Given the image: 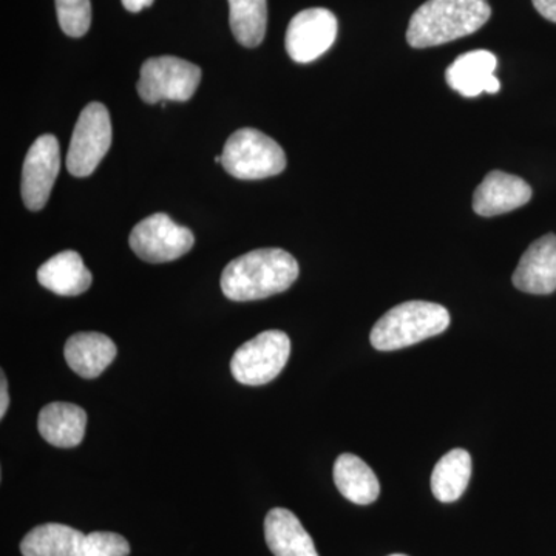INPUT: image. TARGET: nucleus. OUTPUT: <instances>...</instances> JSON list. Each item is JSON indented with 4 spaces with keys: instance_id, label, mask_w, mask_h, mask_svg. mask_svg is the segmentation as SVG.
<instances>
[{
    "instance_id": "obj_1",
    "label": "nucleus",
    "mask_w": 556,
    "mask_h": 556,
    "mask_svg": "<svg viewBox=\"0 0 556 556\" xmlns=\"http://www.w3.org/2000/svg\"><path fill=\"white\" fill-rule=\"evenodd\" d=\"M298 260L283 249H255L232 260L222 274V291L233 302L280 294L299 277Z\"/></svg>"
},
{
    "instance_id": "obj_16",
    "label": "nucleus",
    "mask_w": 556,
    "mask_h": 556,
    "mask_svg": "<svg viewBox=\"0 0 556 556\" xmlns=\"http://www.w3.org/2000/svg\"><path fill=\"white\" fill-rule=\"evenodd\" d=\"M38 427L40 437L53 447L73 448L86 434L87 413L75 404L53 402L40 409Z\"/></svg>"
},
{
    "instance_id": "obj_12",
    "label": "nucleus",
    "mask_w": 556,
    "mask_h": 556,
    "mask_svg": "<svg viewBox=\"0 0 556 556\" xmlns=\"http://www.w3.org/2000/svg\"><path fill=\"white\" fill-rule=\"evenodd\" d=\"M532 199V189L525 179L493 170L475 190L473 211L481 217H496L525 206Z\"/></svg>"
},
{
    "instance_id": "obj_15",
    "label": "nucleus",
    "mask_w": 556,
    "mask_h": 556,
    "mask_svg": "<svg viewBox=\"0 0 556 556\" xmlns=\"http://www.w3.org/2000/svg\"><path fill=\"white\" fill-rule=\"evenodd\" d=\"M265 540L276 556H318L313 538L287 508H273L266 515Z\"/></svg>"
},
{
    "instance_id": "obj_7",
    "label": "nucleus",
    "mask_w": 556,
    "mask_h": 556,
    "mask_svg": "<svg viewBox=\"0 0 556 556\" xmlns=\"http://www.w3.org/2000/svg\"><path fill=\"white\" fill-rule=\"evenodd\" d=\"M112 144L109 110L91 102L80 112L67 153V169L73 177H89L97 170Z\"/></svg>"
},
{
    "instance_id": "obj_26",
    "label": "nucleus",
    "mask_w": 556,
    "mask_h": 556,
    "mask_svg": "<svg viewBox=\"0 0 556 556\" xmlns=\"http://www.w3.org/2000/svg\"><path fill=\"white\" fill-rule=\"evenodd\" d=\"M121 2H123L124 9L130 11V13H139V11L152 5L155 0H121Z\"/></svg>"
},
{
    "instance_id": "obj_8",
    "label": "nucleus",
    "mask_w": 556,
    "mask_h": 556,
    "mask_svg": "<svg viewBox=\"0 0 556 556\" xmlns=\"http://www.w3.org/2000/svg\"><path fill=\"white\" fill-rule=\"evenodd\" d=\"M129 243L139 258L149 263L174 262L195 243L192 230L179 226L167 214H153L131 229Z\"/></svg>"
},
{
    "instance_id": "obj_9",
    "label": "nucleus",
    "mask_w": 556,
    "mask_h": 556,
    "mask_svg": "<svg viewBox=\"0 0 556 556\" xmlns=\"http://www.w3.org/2000/svg\"><path fill=\"white\" fill-rule=\"evenodd\" d=\"M338 17L327 9L300 11L289 22L285 46L289 58L308 64L327 53L338 38Z\"/></svg>"
},
{
    "instance_id": "obj_17",
    "label": "nucleus",
    "mask_w": 556,
    "mask_h": 556,
    "mask_svg": "<svg viewBox=\"0 0 556 556\" xmlns=\"http://www.w3.org/2000/svg\"><path fill=\"white\" fill-rule=\"evenodd\" d=\"M38 280L43 288L56 295L75 298L91 287L93 277L78 252L64 251L40 266Z\"/></svg>"
},
{
    "instance_id": "obj_25",
    "label": "nucleus",
    "mask_w": 556,
    "mask_h": 556,
    "mask_svg": "<svg viewBox=\"0 0 556 556\" xmlns=\"http://www.w3.org/2000/svg\"><path fill=\"white\" fill-rule=\"evenodd\" d=\"M10 397H9V386H7L5 372L2 371L0 375V417L5 416L7 409H9Z\"/></svg>"
},
{
    "instance_id": "obj_3",
    "label": "nucleus",
    "mask_w": 556,
    "mask_h": 556,
    "mask_svg": "<svg viewBox=\"0 0 556 556\" xmlns=\"http://www.w3.org/2000/svg\"><path fill=\"white\" fill-rule=\"evenodd\" d=\"M450 327L448 311L438 303L405 302L394 306L376 321L371 345L379 351H396L415 345Z\"/></svg>"
},
{
    "instance_id": "obj_2",
    "label": "nucleus",
    "mask_w": 556,
    "mask_h": 556,
    "mask_svg": "<svg viewBox=\"0 0 556 556\" xmlns=\"http://www.w3.org/2000/svg\"><path fill=\"white\" fill-rule=\"evenodd\" d=\"M490 16L489 0H427L409 20L407 42L413 49L444 46L473 35Z\"/></svg>"
},
{
    "instance_id": "obj_23",
    "label": "nucleus",
    "mask_w": 556,
    "mask_h": 556,
    "mask_svg": "<svg viewBox=\"0 0 556 556\" xmlns=\"http://www.w3.org/2000/svg\"><path fill=\"white\" fill-rule=\"evenodd\" d=\"M126 538L113 532H91L84 536L76 556H129Z\"/></svg>"
},
{
    "instance_id": "obj_13",
    "label": "nucleus",
    "mask_w": 556,
    "mask_h": 556,
    "mask_svg": "<svg viewBox=\"0 0 556 556\" xmlns=\"http://www.w3.org/2000/svg\"><path fill=\"white\" fill-rule=\"evenodd\" d=\"M497 60L486 50L468 51L445 72L450 89L466 98H477L482 93H497L500 79L495 76Z\"/></svg>"
},
{
    "instance_id": "obj_5",
    "label": "nucleus",
    "mask_w": 556,
    "mask_h": 556,
    "mask_svg": "<svg viewBox=\"0 0 556 556\" xmlns=\"http://www.w3.org/2000/svg\"><path fill=\"white\" fill-rule=\"evenodd\" d=\"M291 356V340L283 331L270 329L243 343L230 361L237 382L249 387L266 386L283 371Z\"/></svg>"
},
{
    "instance_id": "obj_22",
    "label": "nucleus",
    "mask_w": 556,
    "mask_h": 556,
    "mask_svg": "<svg viewBox=\"0 0 556 556\" xmlns=\"http://www.w3.org/2000/svg\"><path fill=\"white\" fill-rule=\"evenodd\" d=\"M58 20L70 38H83L91 24L90 0H56Z\"/></svg>"
},
{
    "instance_id": "obj_20",
    "label": "nucleus",
    "mask_w": 556,
    "mask_h": 556,
    "mask_svg": "<svg viewBox=\"0 0 556 556\" xmlns=\"http://www.w3.org/2000/svg\"><path fill=\"white\" fill-rule=\"evenodd\" d=\"M471 477V456L455 448L439 459L431 475V492L441 503H455L466 492Z\"/></svg>"
},
{
    "instance_id": "obj_21",
    "label": "nucleus",
    "mask_w": 556,
    "mask_h": 556,
    "mask_svg": "<svg viewBox=\"0 0 556 556\" xmlns=\"http://www.w3.org/2000/svg\"><path fill=\"white\" fill-rule=\"evenodd\" d=\"M229 24L241 46L255 49L268 27V0H228Z\"/></svg>"
},
{
    "instance_id": "obj_14",
    "label": "nucleus",
    "mask_w": 556,
    "mask_h": 556,
    "mask_svg": "<svg viewBox=\"0 0 556 556\" xmlns=\"http://www.w3.org/2000/svg\"><path fill=\"white\" fill-rule=\"evenodd\" d=\"M113 340L101 332H76L65 343V361L83 379H94L115 361Z\"/></svg>"
},
{
    "instance_id": "obj_10",
    "label": "nucleus",
    "mask_w": 556,
    "mask_h": 556,
    "mask_svg": "<svg viewBox=\"0 0 556 556\" xmlns=\"http://www.w3.org/2000/svg\"><path fill=\"white\" fill-rule=\"evenodd\" d=\"M60 167V142L53 135H40L28 149L22 167L21 192L27 208L40 211L46 206Z\"/></svg>"
},
{
    "instance_id": "obj_4",
    "label": "nucleus",
    "mask_w": 556,
    "mask_h": 556,
    "mask_svg": "<svg viewBox=\"0 0 556 556\" xmlns=\"http://www.w3.org/2000/svg\"><path fill=\"white\" fill-rule=\"evenodd\" d=\"M222 164L232 177L263 179L281 174L287 167V155L268 135L255 129H240L226 141Z\"/></svg>"
},
{
    "instance_id": "obj_18",
    "label": "nucleus",
    "mask_w": 556,
    "mask_h": 556,
    "mask_svg": "<svg viewBox=\"0 0 556 556\" xmlns=\"http://www.w3.org/2000/svg\"><path fill=\"white\" fill-rule=\"evenodd\" d=\"M334 482L339 492L357 506H368L380 495L379 479L375 471L361 457L351 453L336 459Z\"/></svg>"
},
{
    "instance_id": "obj_19",
    "label": "nucleus",
    "mask_w": 556,
    "mask_h": 556,
    "mask_svg": "<svg viewBox=\"0 0 556 556\" xmlns=\"http://www.w3.org/2000/svg\"><path fill=\"white\" fill-rule=\"evenodd\" d=\"M84 536L73 527L50 522L28 532L22 540L21 552L24 556H76Z\"/></svg>"
},
{
    "instance_id": "obj_11",
    "label": "nucleus",
    "mask_w": 556,
    "mask_h": 556,
    "mask_svg": "<svg viewBox=\"0 0 556 556\" xmlns=\"http://www.w3.org/2000/svg\"><path fill=\"white\" fill-rule=\"evenodd\" d=\"M515 288L529 294L547 295L556 291V236L547 233L530 244L519 260Z\"/></svg>"
},
{
    "instance_id": "obj_24",
    "label": "nucleus",
    "mask_w": 556,
    "mask_h": 556,
    "mask_svg": "<svg viewBox=\"0 0 556 556\" xmlns=\"http://www.w3.org/2000/svg\"><path fill=\"white\" fill-rule=\"evenodd\" d=\"M538 13L544 20L555 22L556 24V0H532Z\"/></svg>"
},
{
    "instance_id": "obj_27",
    "label": "nucleus",
    "mask_w": 556,
    "mask_h": 556,
    "mask_svg": "<svg viewBox=\"0 0 556 556\" xmlns=\"http://www.w3.org/2000/svg\"><path fill=\"white\" fill-rule=\"evenodd\" d=\"M390 556H408V555H404V554H394V555H390Z\"/></svg>"
},
{
    "instance_id": "obj_6",
    "label": "nucleus",
    "mask_w": 556,
    "mask_h": 556,
    "mask_svg": "<svg viewBox=\"0 0 556 556\" xmlns=\"http://www.w3.org/2000/svg\"><path fill=\"white\" fill-rule=\"evenodd\" d=\"M201 68L175 56L150 58L142 64L137 89L148 104L189 101L199 89Z\"/></svg>"
}]
</instances>
